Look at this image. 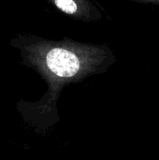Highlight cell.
Segmentation results:
<instances>
[{"label": "cell", "mask_w": 159, "mask_h": 160, "mask_svg": "<svg viewBox=\"0 0 159 160\" xmlns=\"http://www.w3.org/2000/svg\"><path fill=\"white\" fill-rule=\"evenodd\" d=\"M70 18L84 22H97L102 13L92 0H47Z\"/></svg>", "instance_id": "cell-2"}, {"label": "cell", "mask_w": 159, "mask_h": 160, "mask_svg": "<svg viewBox=\"0 0 159 160\" xmlns=\"http://www.w3.org/2000/svg\"><path fill=\"white\" fill-rule=\"evenodd\" d=\"M25 50L31 67L48 85L38 101L26 103L22 109L25 121L38 131H46L60 121L57 101L67 85L103 74L116 63V55L109 45L68 38L61 40L32 38Z\"/></svg>", "instance_id": "cell-1"}, {"label": "cell", "mask_w": 159, "mask_h": 160, "mask_svg": "<svg viewBox=\"0 0 159 160\" xmlns=\"http://www.w3.org/2000/svg\"><path fill=\"white\" fill-rule=\"evenodd\" d=\"M142 2L151 4V5H155V6H158L159 7V0H142Z\"/></svg>", "instance_id": "cell-3"}]
</instances>
